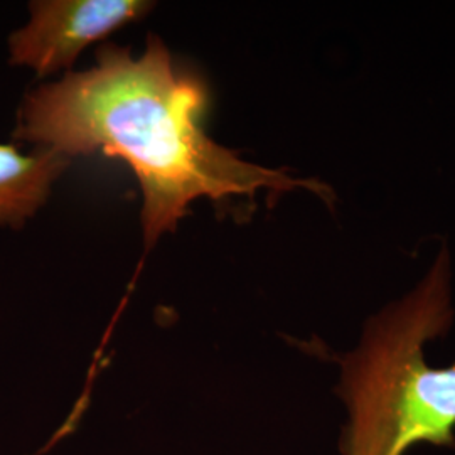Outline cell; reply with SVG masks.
<instances>
[{"label": "cell", "mask_w": 455, "mask_h": 455, "mask_svg": "<svg viewBox=\"0 0 455 455\" xmlns=\"http://www.w3.org/2000/svg\"><path fill=\"white\" fill-rule=\"evenodd\" d=\"M454 323L445 248L415 291L368 321L344 355L338 395L347 411L342 455H405L410 447H455V363L434 368L425 342Z\"/></svg>", "instance_id": "cell-2"}, {"label": "cell", "mask_w": 455, "mask_h": 455, "mask_svg": "<svg viewBox=\"0 0 455 455\" xmlns=\"http://www.w3.org/2000/svg\"><path fill=\"white\" fill-rule=\"evenodd\" d=\"M68 164L51 150L22 154L16 146L0 144V225H24L46 203Z\"/></svg>", "instance_id": "cell-4"}, {"label": "cell", "mask_w": 455, "mask_h": 455, "mask_svg": "<svg viewBox=\"0 0 455 455\" xmlns=\"http://www.w3.org/2000/svg\"><path fill=\"white\" fill-rule=\"evenodd\" d=\"M206 84L172 61L156 36L146 52L103 46L97 66L31 92L17 116L14 139L66 159L101 152L131 165L142 188L146 250L174 231L189 204L208 197H255L267 189H309L324 199L332 191L317 180L246 163L204 131Z\"/></svg>", "instance_id": "cell-1"}, {"label": "cell", "mask_w": 455, "mask_h": 455, "mask_svg": "<svg viewBox=\"0 0 455 455\" xmlns=\"http://www.w3.org/2000/svg\"><path fill=\"white\" fill-rule=\"evenodd\" d=\"M146 0H37L29 4V22L9 37L11 63L28 66L39 76L75 63L88 44L146 17Z\"/></svg>", "instance_id": "cell-3"}]
</instances>
